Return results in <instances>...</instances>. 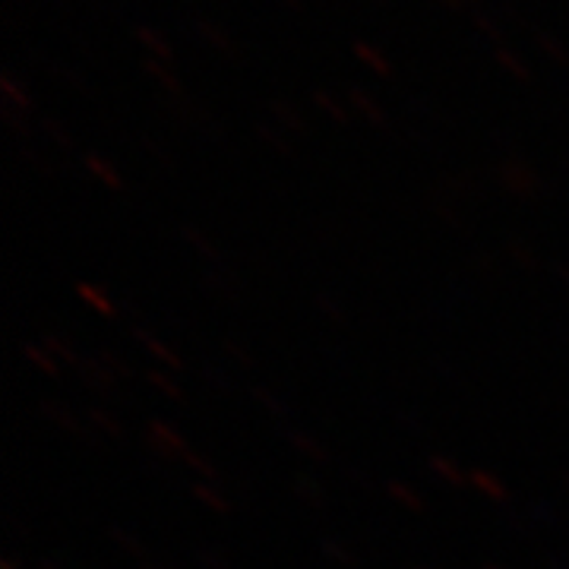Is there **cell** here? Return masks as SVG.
I'll return each mask as SVG.
<instances>
[{"mask_svg":"<svg viewBox=\"0 0 569 569\" xmlns=\"http://www.w3.org/2000/svg\"><path fill=\"white\" fill-rule=\"evenodd\" d=\"M133 36H137V41H140L149 54H152V61H168V58L174 54L171 41L164 39L159 29H152V26H137V29H133Z\"/></svg>","mask_w":569,"mask_h":569,"instance_id":"cell-1","label":"cell"},{"mask_svg":"<svg viewBox=\"0 0 569 569\" xmlns=\"http://www.w3.org/2000/svg\"><path fill=\"white\" fill-rule=\"evenodd\" d=\"M193 29H197V36H200L206 44H212L216 51H222V54H231V51H234V44H231V36H224V32L219 29V26H216V22L193 20Z\"/></svg>","mask_w":569,"mask_h":569,"instance_id":"cell-2","label":"cell"},{"mask_svg":"<svg viewBox=\"0 0 569 569\" xmlns=\"http://www.w3.org/2000/svg\"><path fill=\"white\" fill-rule=\"evenodd\" d=\"M355 58L365 61V67H370L373 73H389V61L383 58V51H377V48L367 44V41H355Z\"/></svg>","mask_w":569,"mask_h":569,"instance_id":"cell-3","label":"cell"},{"mask_svg":"<svg viewBox=\"0 0 569 569\" xmlns=\"http://www.w3.org/2000/svg\"><path fill=\"white\" fill-rule=\"evenodd\" d=\"M497 63L509 70L512 77H519V80H529V67L519 61V54H512L509 48H497Z\"/></svg>","mask_w":569,"mask_h":569,"instance_id":"cell-4","label":"cell"},{"mask_svg":"<svg viewBox=\"0 0 569 569\" xmlns=\"http://www.w3.org/2000/svg\"><path fill=\"white\" fill-rule=\"evenodd\" d=\"M538 44H541V48L548 51L553 61L569 63V51L563 48V41L557 39V36H550V32H538Z\"/></svg>","mask_w":569,"mask_h":569,"instance_id":"cell-5","label":"cell"},{"mask_svg":"<svg viewBox=\"0 0 569 569\" xmlns=\"http://www.w3.org/2000/svg\"><path fill=\"white\" fill-rule=\"evenodd\" d=\"M475 26H478L490 41H500V26H497V20H493L490 13H485V10H475Z\"/></svg>","mask_w":569,"mask_h":569,"instance_id":"cell-6","label":"cell"},{"mask_svg":"<svg viewBox=\"0 0 569 569\" xmlns=\"http://www.w3.org/2000/svg\"><path fill=\"white\" fill-rule=\"evenodd\" d=\"M440 7H447V10H456V13H466V10H471L478 0H437Z\"/></svg>","mask_w":569,"mask_h":569,"instance_id":"cell-7","label":"cell"},{"mask_svg":"<svg viewBox=\"0 0 569 569\" xmlns=\"http://www.w3.org/2000/svg\"><path fill=\"white\" fill-rule=\"evenodd\" d=\"M3 92H7L10 99H17V102H20V104H29V99H26V92H22L20 86H17V82H13V80H3Z\"/></svg>","mask_w":569,"mask_h":569,"instance_id":"cell-8","label":"cell"},{"mask_svg":"<svg viewBox=\"0 0 569 569\" xmlns=\"http://www.w3.org/2000/svg\"><path fill=\"white\" fill-rule=\"evenodd\" d=\"M370 7H380V10H389L392 7V0H367Z\"/></svg>","mask_w":569,"mask_h":569,"instance_id":"cell-9","label":"cell"},{"mask_svg":"<svg viewBox=\"0 0 569 569\" xmlns=\"http://www.w3.org/2000/svg\"><path fill=\"white\" fill-rule=\"evenodd\" d=\"M279 3H282L284 10H298L301 7V0H279Z\"/></svg>","mask_w":569,"mask_h":569,"instance_id":"cell-10","label":"cell"},{"mask_svg":"<svg viewBox=\"0 0 569 569\" xmlns=\"http://www.w3.org/2000/svg\"><path fill=\"white\" fill-rule=\"evenodd\" d=\"M13 3H26V0H13Z\"/></svg>","mask_w":569,"mask_h":569,"instance_id":"cell-11","label":"cell"}]
</instances>
